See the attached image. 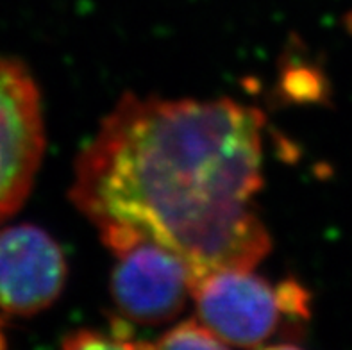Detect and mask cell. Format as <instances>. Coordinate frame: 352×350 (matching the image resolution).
Listing matches in <instances>:
<instances>
[{
	"label": "cell",
	"instance_id": "8",
	"mask_svg": "<svg viewBox=\"0 0 352 350\" xmlns=\"http://www.w3.org/2000/svg\"><path fill=\"white\" fill-rule=\"evenodd\" d=\"M8 342H6V334H4V329H2V324H0V349H6Z\"/></svg>",
	"mask_w": 352,
	"mask_h": 350
},
{
	"label": "cell",
	"instance_id": "3",
	"mask_svg": "<svg viewBox=\"0 0 352 350\" xmlns=\"http://www.w3.org/2000/svg\"><path fill=\"white\" fill-rule=\"evenodd\" d=\"M43 151L40 89L25 65L0 56V223L31 193Z\"/></svg>",
	"mask_w": 352,
	"mask_h": 350
},
{
	"label": "cell",
	"instance_id": "2",
	"mask_svg": "<svg viewBox=\"0 0 352 350\" xmlns=\"http://www.w3.org/2000/svg\"><path fill=\"white\" fill-rule=\"evenodd\" d=\"M197 318L226 347H272L281 338L285 318L302 324L288 313L281 283L272 286L252 270H214L193 284Z\"/></svg>",
	"mask_w": 352,
	"mask_h": 350
},
{
	"label": "cell",
	"instance_id": "4",
	"mask_svg": "<svg viewBox=\"0 0 352 350\" xmlns=\"http://www.w3.org/2000/svg\"><path fill=\"white\" fill-rule=\"evenodd\" d=\"M111 298L131 324H168L192 298L193 272L186 259L163 245L142 238L115 252Z\"/></svg>",
	"mask_w": 352,
	"mask_h": 350
},
{
	"label": "cell",
	"instance_id": "1",
	"mask_svg": "<svg viewBox=\"0 0 352 350\" xmlns=\"http://www.w3.org/2000/svg\"><path fill=\"white\" fill-rule=\"evenodd\" d=\"M265 115L232 98L125 94L74 166L70 200L113 254L142 238L177 252L193 284L270 252L256 209Z\"/></svg>",
	"mask_w": 352,
	"mask_h": 350
},
{
	"label": "cell",
	"instance_id": "7",
	"mask_svg": "<svg viewBox=\"0 0 352 350\" xmlns=\"http://www.w3.org/2000/svg\"><path fill=\"white\" fill-rule=\"evenodd\" d=\"M152 349H226V343L195 316L168 329Z\"/></svg>",
	"mask_w": 352,
	"mask_h": 350
},
{
	"label": "cell",
	"instance_id": "5",
	"mask_svg": "<svg viewBox=\"0 0 352 350\" xmlns=\"http://www.w3.org/2000/svg\"><path fill=\"white\" fill-rule=\"evenodd\" d=\"M67 277L61 247L41 227L0 229V309L18 316L41 313L58 300Z\"/></svg>",
	"mask_w": 352,
	"mask_h": 350
},
{
	"label": "cell",
	"instance_id": "6",
	"mask_svg": "<svg viewBox=\"0 0 352 350\" xmlns=\"http://www.w3.org/2000/svg\"><path fill=\"white\" fill-rule=\"evenodd\" d=\"M134 333L131 322L125 318L115 320L107 331H95V329H80L77 333L68 334L63 345L67 349H140L148 347V343L134 342Z\"/></svg>",
	"mask_w": 352,
	"mask_h": 350
}]
</instances>
